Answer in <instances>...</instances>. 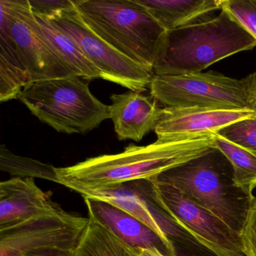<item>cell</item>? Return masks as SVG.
Here are the masks:
<instances>
[{
	"mask_svg": "<svg viewBox=\"0 0 256 256\" xmlns=\"http://www.w3.org/2000/svg\"><path fill=\"white\" fill-rule=\"evenodd\" d=\"M226 10L256 40V0H222Z\"/></svg>",
	"mask_w": 256,
	"mask_h": 256,
	"instance_id": "obj_23",
	"label": "cell"
},
{
	"mask_svg": "<svg viewBox=\"0 0 256 256\" xmlns=\"http://www.w3.org/2000/svg\"><path fill=\"white\" fill-rule=\"evenodd\" d=\"M152 180L178 188L221 218L239 235L256 198L235 184L232 164L216 148Z\"/></svg>",
	"mask_w": 256,
	"mask_h": 256,
	"instance_id": "obj_3",
	"label": "cell"
},
{
	"mask_svg": "<svg viewBox=\"0 0 256 256\" xmlns=\"http://www.w3.org/2000/svg\"><path fill=\"white\" fill-rule=\"evenodd\" d=\"M150 192L178 227L199 245L217 256H244L240 235L178 188L150 180Z\"/></svg>",
	"mask_w": 256,
	"mask_h": 256,
	"instance_id": "obj_7",
	"label": "cell"
},
{
	"mask_svg": "<svg viewBox=\"0 0 256 256\" xmlns=\"http://www.w3.org/2000/svg\"><path fill=\"white\" fill-rule=\"evenodd\" d=\"M0 169L18 178H37L56 182L55 167L38 160L20 156L2 145L0 148Z\"/></svg>",
	"mask_w": 256,
	"mask_h": 256,
	"instance_id": "obj_21",
	"label": "cell"
},
{
	"mask_svg": "<svg viewBox=\"0 0 256 256\" xmlns=\"http://www.w3.org/2000/svg\"><path fill=\"white\" fill-rule=\"evenodd\" d=\"M88 217L104 224L114 234L134 248H158L169 256L160 236L142 222L122 210L98 199L84 198Z\"/></svg>",
	"mask_w": 256,
	"mask_h": 256,
	"instance_id": "obj_15",
	"label": "cell"
},
{
	"mask_svg": "<svg viewBox=\"0 0 256 256\" xmlns=\"http://www.w3.org/2000/svg\"><path fill=\"white\" fill-rule=\"evenodd\" d=\"M62 208L34 178H12L0 182V228L55 214Z\"/></svg>",
	"mask_w": 256,
	"mask_h": 256,
	"instance_id": "obj_13",
	"label": "cell"
},
{
	"mask_svg": "<svg viewBox=\"0 0 256 256\" xmlns=\"http://www.w3.org/2000/svg\"><path fill=\"white\" fill-rule=\"evenodd\" d=\"M82 23L98 38L154 72L166 31L136 0H74Z\"/></svg>",
	"mask_w": 256,
	"mask_h": 256,
	"instance_id": "obj_4",
	"label": "cell"
},
{
	"mask_svg": "<svg viewBox=\"0 0 256 256\" xmlns=\"http://www.w3.org/2000/svg\"><path fill=\"white\" fill-rule=\"evenodd\" d=\"M16 52L32 82L76 76L52 50L37 23L29 0H0Z\"/></svg>",
	"mask_w": 256,
	"mask_h": 256,
	"instance_id": "obj_10",
	"label": "cell"
},
{
	"mask_svg": "<svg viewBox=\"0 0 256 256\" xmlns=\"http://www.w3.org/2000/svg\"><path fill=\"white\" fill-rule=\"evenodd\" d=\"M246 91L247 108L256 116V72L242 79Z\"/></svg>",
	"mask_w": 256,
	"mask_h": 256,
	"instance_id": "obj_26",
	"label": "cell"
},
{
	"mask_svg": "<svg viewBox=\"0 0 256 256\" xmlns=\"http://www.w3.org/2000/svg\"><path fill=\"white\" fill-rule=\"evenodd\" d=\"M254 118L256 114L250 109L163 108L154 132L158 142H170L194 136L215 134L230 124Z\"/></svg>",
	"mask_w": 256,
	"mask_h": 256,
	"instance_id": "obj_12",
	"label": "cell"
},
{
	"mask_svg": "<svg viewBox=\"0 0 256 256\" xmlns=\"http://www.w3.org/2000/svg\"><path fill=\"white\" fill-rule=\"evenodd\" d=\"M214 146V134L131 144L122 152L86 158L68 167L55 168L56 184L82 194L107 190L124 182L152 180Z\"/></svg>",
	"mask_w": 256,
	"mask_h": 256,
	"instance_id": "obj_1",
	"label": "cell"
},
{
	"mask_svg": "<svg viewBox=\"0 0 256 256\" xmlns=\"http://www.w3.org/2000/svg\"><path fill=\"white\" fill-rule=\"evenodd\" d=\"M89 224L76 250V256H140L138 248L128 245L104 224L88 217Z\"/></svg>",
	"mask_w": 256,
	"mask_h": 256,
	"instance_id": "obj_19",
	"label": "cell"
},
{
	"mask_svg": "<svg viewBox=\"0 0 256 256\" xmlns=\"http://www.w3.org/2000/svg\"><path fill=\"white\" fill-rule=\"evenodd\" d=\"M110 100L109 115L119 140L139 142L150 132L155 130L162 108L152 96L130 90L113 94Z\"/></svg>",
	"mask_w": 256,
	"mask_h": 256,
	"instance_id": "obj_14",
	"label": "cell"
},
{
	"mask_svg": "<svg viewBox=\"0 0 256 256\" xmlns=\"http://www.w3.org/2000/svg\"><path fill=\"white\" fill-rule=\"evenodd\" d=\"M216 134L256 155V118L230 124Z\"/></svg>",
	"mask_w": 256,
	"mask_h": 256,
	"instance_id": "obj_22",
	"label": "cell"
},
{
	"mask_svg": "<svg viewBox=\"0 0 256 256\" xmlns=\"http://www.w3.org/2000/svg\"><path fill=\"white\" fill-rule=\"evenodd\" d=\"M150 95L164 108L244 110L246 91L242 80L218 73L155 76Z\"/></svg>",
	"mask_w": 256,
	"mask_h": 256,
	"instance_id": "obj_6",
	"label": "cell"
},
{
	"mask_svg": "<svg viewBox=\"0 0 256 256\" xmlns=\"http://www.w3.org/2000/svg\"><path fill=\"white\" fill-rule=\"evenodd\" d=\"M18 98L58 132L84 134L110 119L109 106L94 96L89 84L78 76L32 82Z\"/></svg>",
	"mask_w": 256,
	"mask_h": 256,
	"instance_id": "obj_5",
	"label": "cell"
},
{
	"mask_svg": "<svg viewBox=\"0 0 256 256\" xmlns=\"http://www.w3.org/2000/svg\"><path fill=\"white\" fill-rule=\"evenodd\" d=\"M82 196L107 202L142 222L160 236L170 256H176V244L178 248L198 244L178 227L154 202L150 192V180L130 181Z\"/></svg>",
	"mask_w": 256,
	"mask_h": 256,
	"instance_id": "obj_11",
	"label": "cell"
},
{
	"mask_svg": "<svg viewBox=\"0 0 256 256\" xmlns=\"http://www.w3.org/2000/svg\"><path fill=\"white\" fill-rule=\"evenodd\" d=\"M30 83L29 72L16 52L6 14L0 10V101L18 98Z\"/></svg>",
	"mask_w": 256,
	"mask_h": 256,
	"instance_id": "obj_17",
	"label": "cell"
},
{
	"mask_svg": "<svg viewBox=\"0 0 256 256\" xmlns=\"http://www.w3.org/2000/svg\"><path fill=\"white\" fill-rule=\"evenodd\" d=\"M240 236L244 256H256V198L250 206Z\"/></svg>",
	"mask_w": 256,
	"mask_h": 256,
	"instance_id": "obj_25",
	"label": "cell"
},
{
	"mask_svg": "<svg viewBox=\"0 0 256 256\" xmlns=\"http://www.w3.org/2000/svg\"><path fill=\"white\" fill-rule=\"evenodd\" d=\"M24 256H76V251H40L29 253Z\"/></svg>",
	"mask_w": 256,
	"mask_h": 256,
	"instance_id": "obj_28",
	"label": "cell"
},
{
	"mask_svg": "<svg viewBox=\"0 0 256 256\" xmlns=\"http://www.w3.org/2000/svg\"><path fill=\"white\" fill-rule=\"evenodd\" d=\"M214 146L230 162L234 174L235 184L247 194L254 197L256 188V155L224 138L214 134Z\"/></svg>",
	"mask_w": 256,
	"mask_h": 256,
	"instance_id": "obj_20",
	"label": "cell"
},
{
	"mask_svg": "<svg viewBox=\"0 0 256 256\" xmlns=\"http://www.w3.org/2000/svg\"><path fill=\"white\" fill-rule=\"evenodd\" d=\"M32 12L46 20H59L76 11L73 0H29Z\"/></svg>",
	"mask_w": 256,
	"mask_h": 256,
	"instance_id": "obj_24",
	"label": "cell"
},
{
	"mask_svg": "<svg viewBox=\"0 0 256 256\" xmlns=\"http://www.w3.org/2000/svg\"><path fill=\"white\" fill-rule=\"evenodd\" d=\"M89 218L62 209L0 228V256H24L40 251H76Z\"/></svg>",
	"mask_w": 256,
	"mask_h": 256,
	"instance_id": "obj_8",
	"label": "cell"
},
{
	"mask_svg": "<svg viewBox=\"0 0 256 256\" xmlns=\"http://www.w3.org/2000/svg\"><path fill=\"white\" fill-rule=\"evenodd\" d=\"M50 22L77 44L85 56L98 68L102 79L130 90L144 92L150 90L155 76L154 72L127 58L92 34L82 23L77 10Z\"/></svg>",
	"mask_w": 256,
	"mask_h": 256,
	"instance_id": "obj_9",
	"label": "cell"
},
{
	"mask_svg": "<svg viewBox=\"0 0 256 256\" xmlns=\"http://www.w3.org/2000/svg\"><path fill=\"white\" fill-rule=\"evenodd\" d=\"M256 46V40L226 10L214 18L166 31L154 66L155 76L202 72L212 64Z\"/></svg>",
	"mask_w": 256,
	"mask_h": 256,
	"instance_id": "obj_2",
	"label": "cell"
},
{
	"mask_svg": "<svg viewBox=\"0 0 256 256\" xmlns=\"http://www.w3.org/2000/svg\"><path fill=\"white\" fill-rule=\"evenodd\" d=\"M138 251L140 256H168L156 247L138 248Z\"/></svg>",
	"mask_w": 256,
	"mask_h": 256,
	"instance_id": "obj_29",
	"label": "cell"
},
{
	"mask_svg": "<svg viewBox=\"0 0 256 256\" xmlns=\"http://www.w3.org/2000/svg\"><path fill=\"white\" fill-rule=\"evenodd\" d=\"M34 16L52 50L74 76L84 80L102 78L98 68L85 56L70 37L58 29L50 20Z\"/></svg>",
	"mask_w": 256,
	"mask_h": 256,
	"instance_id": "obj_18",
	"label": "cell"
},
{
	"mask_svg": "<svg viewBox=\"0 0 256 256\" xmlns=\"http://www.w3.org/2000/svg\"><path fill=\"white\" fill-rule=\"evenodd\" d=\"M166 31L210 20L222 0H136Z\"/></svg>",
	"mask_w": 256,
	"mask_h": 256,
	"instance_id": "obj_16",
	"label": "cell"
},
{
	"mask_svg": "<svg viewBox=\"0 0 256 256\" xmlns=\"http://www.w3.org/2000/svg\"><path fill=\"white\" fill-rule=\"evenodd\" d=\"M176 256H217L200 246L190 248H180V252L176 251Z\"/></svg>",
	"mask_w": 256,
	"mask_h": 256,
	"instance_id": "obj_27",
	"label": "cell"
}]
</instances>
